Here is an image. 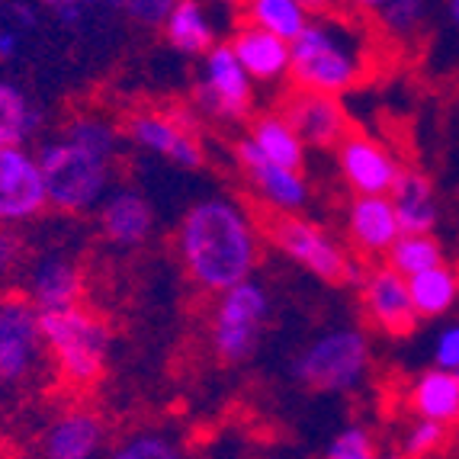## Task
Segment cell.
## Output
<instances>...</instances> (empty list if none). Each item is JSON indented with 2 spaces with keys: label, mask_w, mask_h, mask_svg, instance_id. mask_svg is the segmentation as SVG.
<instances>
[{
  "label": "cell",
  "mask_w": 459,
  "mask_h": 459,
  "mask_svg": "<svg viewBox=\"0 0 459 459\" xmlns=\"http://www.w3.org/2000/svg\"><path fill=\"white\" fill-rule=\"evenodd\" d=\"M180 257L203 290L225 292L247 280L257 264V235L235 199L209 196L180 222Z\"/></svg>",
  "instance_id": "1"
},
{
  "label": "cell",
  "mask_w": 459,
  "mask_h": 459,
  "mask_svg": "<svg viewBox=\"0 0 459 459\" xmlns=\"http://www.w3.org/2000/svg\"><path fill=\"white\" fill-rule=\"evenodd\" d=\"M367 52L357 32L337 20H308L290 42V74L296 87L322 93H347L360 84Z\"/></svg>",
  "instance_id": "2"
},
{
  "label": "cell",
  "mask_w": 459,
  "mask_h": 459,
  "mask_svg": "<svg viewBox=\"0 0 459 459\" xmlns=\"http://www.w3.org/2000/svg\"><path fill=\"white\" fill-rule=\"evenodd\" d=\"M36 158L46 180L48 206L58 212H87L107 196L109 168H113V158L107 154L62 135L58 142L42 145Z\"/></svg>",
  "instance_id": "3"
},
{
  "label": "cell",
  "mask_w": 459,
  "mask_h": 459,
  "mask_svg": "<svg viewBox=\"0 0 459 459\" xmlns=\"http://www.w3.org/2000/svg\"><path fill=\"white\" fill-rule=\"evenodd\" d=\"M39 331L42 344L52 353L55 369L71 385H91L109 353V331L107 325L84 312L81 306L55 308V312H39Z\"/></svg>",
  "instance_id": "4"
},
{
  "label": "cell",
  "mask_w": 459,
  "mask_h": 459,
  "mask_svg": "<svg viewBox=\"0 0 459 459\" xmlns=\"http://www.w3.org/2000/svg\"><path fill=\"white\" fill-rule=\"evenodd\" d=\"M369 373V341L353 328L315 337L292 363V376L315 392H353Z\"/></svg>",
  "instance_id": "5"
},
{
  "label": "cell",
  "mask_w": 459,
  "mask_h": 459,
  "mask_svg": "<svg viewBox=\"0 0 459 459\" xmlns=\"http://www.w3.org/2000/svg\"><path fill=\"white\" fill-rule=\"evenodd\" d=\"M219 296L222 299L212 318V351L222 363H245L257 351L264 322L270 315L267 290L247 276Z\"/></svg>",
  "instance_id": "6"
},
{
  "label": "cell",
  "mask_w": 459,
  "mask_h": 459,
  "mask_svg": "<svg viewBox=\"0 0 459 459\" xmlns=\"http://www.w3.org/2000/svg\"><path fill=\"white\" fill-rule=\"evenodd\" d=\"M39 308L26 296H0V389H16L42 363Z\"/></svg>",
  "instance_id": "7"
},
{
  "label": "cell",
  "mask_w": 459,
  "mask_h": 459,
  "mask_svg": "<svg viewBox=\"0 0 459 459\" xmlns=\"http://www.w3.org/2000/svg\"><path fill=\"white\" fill-rule=\"evenodd\" d=\"M270 238L273 245L292 257L299 267H306L308 273H315L318 280H328V283H344L347 276V261L344 247L337 245L334 238L325 229H318L315 222H306L292 212H283L270 225Z\"/></svg>",
  "instance_id": "8"
},
{
  "label": "cell",
  "mask_w": 459,
  "mask_h": 459,
  "mask_svg": "<svg viewBox=\"0 0 459 459\" xmlns=\"http://www.w3.org/2000/svg\"><path fill=\"white\" fill-rule=\"evenodd\" d=\"M48 206L42 168L23 145H0V225H23Z\"/></svg>",
  "instance_id": "9"
},
{
  "label": "cell",
  "mask_w": 459,
  "mask_h": 459,
  "mask_svg": "<svg viewBox=\"0 0 459 459\" xmlns=\"http://www.w3.org/2000/svg\"><path fill=\"white\" fill-rule=\"evenodd\" d=\"M254 81L238 62L231 46H212L206 52L203 77L196 84V103L203 113L222 116V119H238L251 109Z\"/></svg>",
  "instance_id": "10"
},
{
  "label": "cell",
  "mask_w": 459,
  "mask_h": 459,
  "mask_svg": "<svg viewBox=\"0 0 459 459\" xmlns=\"http://www.w3.org/2000/svg\"><path fill=\"white\" fill-rule=\"evenodd\" d=\"M129 138L138 148L152 154H161L170 164L186 170L203 168V145L196 142V132L190 129L184 116L164 113H138L129 123Z\"/></svg>",
  "instance_id": "11"
},
{
  "label": "cell",
  "mask_w": 459,
  "mask_h": 459,
  "mask_svg": "<svg viewBox=\"0 0 459 459\" xmlns=\"http://www.w3.org/2000/svg\"><path fill=\"white\" fill-rule=\"evenodd\" d=\"M283 119L312 148H331L347 135V116L334 93L296 87V93L286 100Z\"/></svg>",
  "instance_id": "12"
},
{
  "label": "cell",
  "mask_w": 459,
  "mask_h": 459,
  "mask_svg": "<svg viewBox=\"0 0 459 459\" xmlns=\"http://www.w3.org/2000/svg\"><path fill=\"white\" fill-rule=\"evenodd\" d=\"M238 161H241L245 174L251 177L254 190L261 193L264 203L273 206L276 212H299L308 203V186L302 170L283 168V164L264 158L251 138H245L238 145Z\"/></svg>",
  "instance_id": "13"
},
{
  "label": "cell",
  "mask_w": 459,
  "mask_h": 459,
  "mask_svg": "<svg viewBox=\"0 0 459 459\" xmlns=\"http://www.w3.org/2000/svg\"><path fill=\"white\" fill-rule=\"evenodd\" d=\"M337 161H341V174L353 186V193H389L402 174L395 158L367 135L341 138Z\"/></svg>",
  "instance_id": "14"
},
{
  "label": "cell",
  "mask_w": 459,
  "mask_h": 459,
  "mask_svg": "<svg viewBox=\"0 0 459 459\" xmlns=\"http://www.w3.org/2000/svg\"><path fill=\"white\" fill-rule=\"evenodd\" d=\"M363 299H367L369 318L389 334H408L418 322V312L408 296V280L392 267L373 270L363 280Z\"/></svg>",
  "instance_id": "15"
},
{
  "label": "cell",
  "mask_w": 459,
  "mask_h": 459,
  "mask_svg": "<svg viewBox=\"0 0 459 459\" xmlns=\"http://www.w3.org/2000/svg\"><path fill=\"white\" fill-rule=\"evenodd\" d=\"M84 292V276L68 261L65 254H46L32 264L26 276V299L39 312H55V308L77 306V299Z\"/></svg>",
  "instance_id": "16"
},
{
  "label": "cell",
  "mask_w": 459,
  "mask_h": 459,
  "mask_svg": "<svg viewBox=\"0 0 459 459\" xmlns=\"http://www.w3.org/2000/svg\"><path fill=\"white\" fill-rule=\"evenodd\" d=\"M347 229H351L353 245L367 254H385L392 247L402 225H398L395 206H392L389 193H357L347 215Z\"/></svg>",
  "instance_id": "17"
},
{
  "label": "cell",
  "mask_w": 459,
  "mask_h": 459,
  "mask_svg": "<svg viewBox=\"0 0 459 459\" xmlns=\"http://www.w3.org/2000/svg\"><path fill=\"white\" fill-rule=\"evenodd\" d=\"M154 215L145 196L135 190H116L100 199V229L116 247H138L152 235Z\"/></svg>",
  "instance_id": "18"
},
{
  "label": "cell",
  "mask_w": 459,
  "mask_h": 459,
  "mask_svg": "<svg viewBox=\"0 0 459 459\" xmlns=\"http://www.w3.org/2000/svg\"><path fill=\"white\" fill-rule=\"evenodd\" d=\"M103 450V424L91 411H68L55 418L42 437V453L48 459H93Z\"/></svg>",
  "instance_id": "19"
},
{
  "label": "cell",
  "mask_w": 459,
  "mask_h": 459,
  "mask_svg": "<svg viewBox=\"0 0 459 459\" xmlns=\"http://www.w3.org/2000/svg\"><path fill=\"white\" fill-rule=\"evenodd\" d=\"M231 48L251 81H280L283 74H290V42L276 32L247 23L238 30Z\"/></svg>",
  "instance_id": "20"
},
{
  "label": "cell",
  "mask_w": 459,
  "mask_h": 459,
  "mask_svg": "<svg viewBox=\"0 0 459 459\" xmlns=\"http://www.w3.org/2000/svg\"><path fill=\"white\" fill-rule=\"evenodd\" d=\"M402 231H434L437 225V199L434 186L424 174L402 170L395 186L389 190Z\"/></svg>",
  "instance_id": "21"
},
{
  "label": "cell",
  "mask_w": 459,
  "mask_h": 459,
  "mask_svg": "<svg viewBox=\"0 0 459 459\" xmlns=\"http://www.w3.org/2000/svg\"><path fill=\"white\" fill-rule=\"evenodd\" d=\"M411 405L418 418H434L440 424H459V379L453 369H430L418 376L411 389Z\"/></svg>",
  "instance_id": "22"
},
{
  "label": "cell",
  "mask_w": 459,
  "mask_h": 459,
  "mask_svg": "<svg viewBox=\"0 0 459 459\" xmlns=\"http://www.w3.org/2000/svg\"><path fill=\"white\" fill-rule=\"evenodd\" d=\"M161 26L168 32V42L180 55H206L215 46V30L203 0H177Z\"/></svg>",
  "instance_id": "23"
},
{
  "label": "cell",
  "mask_w": 459,
  "mask_h": 459,
  "mask_svg": "<svg viewBox=\"0 0 459 459\" xmlns=\"http://www.w3.org/2000/svg\"><path fill=\"white\" fill-rule=\"evenodd\" d=\"M408 280V296H411V306L418 312V318H437L453 308L459 296V280L450 267L437 264V267L418 270V273L405 276Z\"/></svg>",
  "instance_id": "24"
},
{
  "label": "cell",
  "mask_w": 459,
  "mask_h": 459,
  "mask_svg": "<svg viewBox=\"0 0 459 459\" xmlns=\"http://www.w3.org/2000/svg\"><path fill=\"white\" fill-rule=\"evenodd\" d=\"M251 142L257 145V152H261L264 158H270V161L302 170L306 142L296 135V129L286 123L283 116H264V119H257L251 129Z\"/></svg>",
  "instance_id": "25"
},
{
  "label": "cell",
  "mask_w": 459,
  "mask_h": 459,
  "mask_svg": "<svg viewBox=\"0 0 459 459\" xmlns=\"http://www.w3.org/2000/svg\"><path fill=\"white\" fill-rule=\"evenodd\" d=\"M39 129V109L20 87L0 81V145H23Z\"/></svg>",
  "instance_id": "26"
},
{
  "label": "cell",
  "mask_w": 459,
  "mask_h": 459,
  "mask_svg": "<svg viewBox=\"0 0 459 459\" xmlns=\"http://www.w3.org/2000/svg\"><path fill=\"white\" fill-rule=\"evenodd\" d=\"M247 23L292 42L308 23V10L299 0H247Z\"/></svg>",
  "instance_id": "27"
},
{
  "label": "cell",
  "mask_w": 459,
  "mask_h": 459,
  "mask_svg": "<svg viewBox=\"0 0 459 459\" xmlns=\"http://www.w3.org/2000/svg\"><path fill=\"white\" fill-rule=\"evenodd\" d=\"M385 254H389V267L398 270L402 276H411L418 270L444 264V251L430 238V231H402Z\"/></svg>",
  "instance_id": "28"
},
{
  "label": "cell",
  "mask_w": 459,
  "mask_h": 459,
  "mask_svg": "<svg viewBox=\"0 0 459 459\" xmlns=\"http://www.w3.org/2000/svg\"><path fill=\"white\" fill-rule=\"evenodd\" d=\"M373 13L389 36L405 39L421 30L424 16H428V0H383Z\"/></svg>",
  "instance_id": "29"
},
{
  "label": "cell",
  "mask_w": 459,
  "mask_h": 459,
  "mask_svg": "<svg viewBox=\"0 0 459 459\" xmlns=\"http://www.w3.org/2000/svg\"><path fill=\"white\" fill-rule=\"evenodd\" d=\"M180 444H177L170 434L161 430H142V434H132L129 440H123V446H116V459H177L180 456Z\"/></svg>",
  "instance_id": "30"
},
{
  "label": "cell",
  "mask_w": 459,
  "mask_h": 459,
  "mask_svg": "<svg viewBox=\"0 0 459 459\" xmlns=\"http://www.w3.org/2000/svg\"><path fill=\"white\" fill-rule=\"evenodd\" d=\"M446 444V424L434 421V418H418L402 437V453L405 456H430Z\"/></svg>",
  "instance_id": "31"
},
{
  "label": "cell",
  "mask_w": 459,
  "mask_h": 459,
  "mask_svg": "<svg viewBox=\"0 0 459 459\" xmlns=\"http://www.w3.org/2000/svg\"><path fill=\"white\" fill-rule=\"evenodd\" d=\"M328 459H373L376 446L367 428H344L341 434H334V440L328 444Z\"/></svg>",
  "instance_id": "32"
},
{
  "label": "cell",
  "mask_w": 459,
  "mask_h": 459,
  "mask_svg": "<svg viewBox=\"0 0 459 459\" xmlns=\"http://www.w3.org/2000/svg\"><path fill=\"white\" fill-rule=\"evenodd\" d=\"M177 0H123V10L142 26H161Z\"/></svg>",
  "instance_id": "33"
},
{
  "label": "cell",
  "mask_w": 459,
  "mask_h": 459,
  "mask_svg": "<svg viewBox=\"0 0 459 459\" xmlns=\"http://www.w3.org/2000/svg\"><path fill=\"white\" fill-rule=\"evenodd\" d=\"M42 7H46L62 26L74 30V26L84 23V16L91 13L93 7H100V0H42Z\"/></svg>",
  "instance_id": "34"
},
{
  "label": "cell",
  "mask_w": 459,
  "mask_h": 459,
  "mask_svg": "<svg viewBox=\"0 0 459 459\" xmlns=\"http://www.w3.org/2000/svg\"><path fill=\"white\" fill-rule=\"evenodd\" d=\"M20 257H23V241L13 231V225H0V283L20 267Z\"/></svg>",
  "instance_id": "35"
},
{
  "label": "cell",
  "mask_w": 459,
  "mask_h": 459,
  "mask_svg": "<svg viewBox=\"0 0 459 459\" xmlns=\"http://www.w3.org/2000/svg\"><path fill=\"white\" fill-rule=\"evenodd\" d=\"M434 367L456 369L459 367V325L446 328L434 344Z\"/></svg>",
  "instance_id": "36"
},
{
  "label": "cell",
  "mask_w": 459,
  "mask_h": 459,
  "mask_svg": "<svg viewBox=\"0 0 459 459\" xmlns=\"http://www.w3.org/2000/svg\"><path fill=\"white\" fill-rule=\"evenodd\" d=\"M23 48V30H16L13 23L0 26V62H13Z\"/></svg>",
  "instance_id": "37"
},
{
  "label": "cell",
  "mask_w": 459,
  "mask_h": 459,
  "mask_svg": "<svg viewBox=\"0 0 459 459\" xmlns=\"http://www.w3.org/2000/svg\"><path fill=\"white\" fill-rule=\"evenodd\" d=\"M10 20H13L16 30H23V32L39 26V13L32 7H26V4H13V7H10Z\"/></svg>",
  "instance_id": "38"
},
{
  "label": "cell",
  "mask_w": 459,
  "mask_h": 459,
  "mask_svg": "<svg viewBox=\"0 0 459 459\" xmlns=\"http://www.w3.org/2000/svg\"><path fill=\"white\" fill-rule=\"evenodd\" d=\"M299 4H302V7H306L308 13H322V10H328L331 4H334V0H299Z\"/></svg>",
  "instance_id": "39"
},
{
  "label": "cell",
  "mask_w": 459,
  "mask_h": 459,
  "mask_svg": "<svg viewBox=\"0 0 459 459\" xmlns=\"http://www.w3.org/2000/svg\"><path fill=\"white\" fill-rule=\"evenodd\" d=\"M353 7H360V10H369V13H373L376 7H379V4H383V0H351Z\"/></svg>",
  "instance_id": "40"
},
{
  "label": "cell",
  "mask_w": 459,
  "mask_h": 459,
  "mask_svg": "<svg viewBox=\"0 0 459 459\" xmlns=\"http://www.w3.org/2000/svg\"><path fill=\"white\" fill-rule=\"evenodd\" d=\"M446 13H450V23L459 30V0H450V7H446Z\"/></svg>",
  "instance_id": "41"
},
{
  "label": "cell",
  "mask_w": 459,
  "mask_h": 459,
  "mask_svg": "<svg viewBox=\"0 0 459 459\" xmlns=\"http://www.w3.org/2000/svg\"><path fill=\"white\" fill-rule=\"evenodd\" d=\"M100 7H113V10H123V0H100Z\"/></svg>",
  "instance_id": "42"
},
{
  "label": "cell",
  "mask_w": 459,
  "mask_h": 459,
  "mask_svg": "<svg viewBox=\"0 0 459 459\" xmlns=\"http://www.w3.org/2000/svg\"><path fill=\"white\" fill-rule=\"evenodd\" d=\"M215 4H225V7H238L241 0H215Z\"/></svg>",
  "instance_id": "43"
},
{
  "label": "cell",
  "mask_w": 459,
  "mask_h": 459,
  "mask_svg": "<svg viewBox=\"0 0 459 459\" xmlns=\"http://www.w3.org/2000/svg\"><path fill=\"white\" fill-rule=\"evenodd\" d=\"M453 373H456V379H459V367H456V369H453Z\"/></svg>",
  "instance_id": "44"
}]
</instances>
